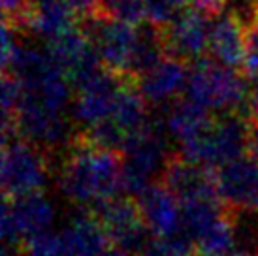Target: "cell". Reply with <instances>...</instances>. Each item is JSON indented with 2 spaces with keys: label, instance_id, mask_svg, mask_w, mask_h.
Returning a JSON list of instances; mask_svg holds the SVG:
<instances>
[{
  "label": "cell",
  "instance_id": "1",
  "mask_svg": "<svg viewBox=\"0 0 258 256\" xmlns=\"http://www.w3.org/2000/svg\"><path fill=\"white\" fill-rule=\"evenodd\" d=\"M57 186L76 207L94 209L122 192V155L87 145L72 136L58 162Z\"/></svg>",
  "mask_w": 258,
  "mask_h": 256
},
{
  "label": "cell",
  "instance_id": "2",
  "mask_svg": "<svg viewBox=\"0 0 258 256\" xmlns=\"http://www.w3.org/2000/svg\"><path fill=\"white\" fill-rule=\"evenodd\" d=\"M247 79L241 70L219 62L209 55L190 64L185 91L188 98L208 109L221 113L236 111L252 117Z\"/></svg>",
  "mask_w": 258,
  "mask_h": 256
},
{
  "label": "cell",
  "instance_id": "3",
  "mask_svg": "<svg viewBox=\"0 0 258 256\" xmlns=\"http://www.w3.org/2000/svg\"><path fill=\"white\" fill-rule=\"evenodd\" d=\"M122 192L138 196L151 183L158 181L168 158L164 128L153 119L126 136L122 147Z\"/></svg>",
  "mask_w": 258,
  "mask_h": 256
},
{
  "label": "cell",
  "instance_id": "4",
  "mask_svg": "<svg viewBox=\"0 0 258 256\" xmlns=\"http://www.w3.org/2000/svg\"><path fill=\"white\" fill-rule=\"evenodd\" d=\"M249 119L243 113L226 111L215 117L213 124L188 142L181 143L179 153L192 162H200L211 168L236 160L247 153Z\"/></svg>",
  "mask_w": 258,
  "mask_h": 256
},
{
  "label": "cell",
  "instance_id": "5",
  "mask_svg": "<svg viewBox=\"0 0 258 256\" xmlns=\"http://www.w3.org/2000/svg\"><path fill=\"white\" fill-rule=\"evenodd\" d=\"M49 155L36 143L15 136L2 143V194L17 198L43 192L49 183Z\"/></svg>",
  "mask_w": 258,
  "mask_h": 256
},
{
  "label": "cell",
  "instance_id": "6",
  "mask_svg": "<svg viewBox=\"0 0 258 256\" xmlns=\"http://www.w3.org/2000/svg\"><path fill=\"white\" fill-rule=\"evenodd\" d=\"M91 211L102 222L111 247L126 250L130 254H138L155 237L142 215L138 200L130 194H117L98 204Z\"/></svg>",
  "mask_w": 258,
  "mask_h": 256
},
{
  "label": "cell",
  "instance_id": "7",
  "mask_svg": "<svg viewBox=\"0 0 258 256\" xmlns=\"http://www.w3.org/2000/svg\"><path fill=\"white\" fill-rule=\"evenodd\" d=\"M15 130L29 142L36 143L47 155L64 151L70 145L76 128L70 126L64 113L51 111L34 96L23 91V100L15 115Z\"/></svg>",
  "mask_w": 258,
  "mask_h": 256
},
{
  "label": "cell",
  "instance_id": "8",
  "mask_svg": "<svg viewBox=\"0 0 258 256\" xmlns=\"http://www.w3.org/2000/svg\"><path fill=\"white\" fill-rule=\"evenodd\" d=\"M55 219V209L43 192L17 198H4L2 239L4 249L19 250L21 243L32 235L47 232Z\"/></svg>",
  "mask_w": 258,
  "mask_h": 256
},
{
  "label": "cell",
  "instance_id": "9",
  "mask_svg": "<svg viewBox=\"0 0 258 256\" xmlns=\"http://www.w3.org/2000/svg\"><path fill=\"white\" fill-rule=\"evenodd\" d=\"M158 181L177 196L181 204L192 200L222 202L217 183V170L200 162H192L177 153H170Z\"/></svg>",
  "mask_w": 258,
  "mask_h": 256
},
{
  "label": "cell",
  "instance_id": "10",
  "mask_svg": "<svg viewBox=\"0 0 258 256\" xmlns=\"http://www.w3.org/2000/svg\"><path fill=\"white\" fill-rule=\"evenodd\" d=\"M166 55L177 57L188 64H194L211 55V23L209 17L196 10L181 12L168 27L162 29Z\"/></svg>",
  "mask_w": 258,
  "mask_h": 256
},
{
  "label": "cell",
  "instance_id": "11",
  "mask_svg": "<svg viewBox=\"0 0 258 256\" xmlns=\"http://www.w3.org/2000/svg\"><path fill=\"white\" fill-rule=\"evenodd\" d=\"M122 81L108 70H102L89 83L76 89L72 98V117L78 128L89 126L94 122L108 119L113 113L115 96L121 89Z\"/></svg>",
  "mask_w": 258,
  "mask_h": 256
},
{
  "label": "cell",
  "instance_id": "12",
  "mask_svg": "<svg viewBox=\"0 0 258 256\" xmlns=\"http://www.w3.org/2000/svg\"><path fill=\"white\" fill-rule=\"evenodd\" d=\"M188 74L190 64L172 55H164L160 62L138 79V87L151 107H160L179 98L181 91L186 89Z\"/></svg>",
  "mask_w": 258,
  "mask_h": 256
},
{
  "label": "cell",
  "instance_id": "13",
  "mask_svg": "<svg viewBox=\"0 0 258 256\" xmlns=\"http://www.w3.org/2000/svg\"><path fill=\"white\" fill-rule=\"evenodd\" d=\"M217 170L219 194L224 206L243 209L252 207L258 200V164L251 158L239 157L222 164Z\"/></svg>",
  "mask_w": 258,
  "mask_h": 256
},
{
  "label": "cell",
  "instance_id": "14",
  "mask_svg": "<svg viewBox=\"0 0 258 256\" xmlns=\"http://www.w3.org/2000/svg\"><path fill=\"white\" fill-rule=\"evenodd\" d=\"M134 198L140 204L147 226L157 237L172 235L181 228V202L160 181L151 183Z\"/></svg>",
  "mask_w": 258,
  "mask_h": 256
},
{
  "label": "cell",
  "instance_id": "15",
  "mask_svg": "<svg viewBox=\"0 0 258 256\" xmlns=\"http://www.w3.org/2000/svg\"><path fill=\"white\" fill-rule=\"evenodd\" d=\"M66 256H104L111 247L106 230L91 209H81L72 215L70 222L60 232Z\"/></svg>",
  "mask_w": 258,
  "mask_h": 256
},
{
  "label": "cell",
  "instance_id": "16",
  "mask_svg": "<svg viewBox=\"0 0 258 256\" xmlns=\"http://www.w3.org/2000/svg\"><path fill=\"white\" fill-rule=\"evenodd\" d=\"M211 57L241 70L245 62V21L237 10L215 17L211 25Z\"/></svg>",
  "mask_w": 258,
  "mask_h": 256
},
{
  "label": "cell",
  "instance_id": "17",
  "mask_svg": "<svg viewBox=\"0 0 258 256\" xmlns=\"http://www.w3.org/2000/svg\"><path fill=\"white\" fill-rule=\"evenodd\" d=\"M215 121L211 109L200 106L198 102L186 98H175L166 115V128L172 138L179 143L192 140L202 132H206Z\"/></svg>",
  "mask_w": 258,
  "mask_h": 256
},
{
  "label": "cell",
  "instance_id": "18",
  "mask_svg": "<svg viewBox=\"0 0 258 256\" xmlns=\"http://www.w3.org/2000/svg\"><path fill=\"white\" fill-rule=\"evenodd\" d=\"M147 106L149 104H147L145 96L140 91L138 81H134V79H124L121 89H119V93L115 96V106H113L111 119L126 134H132V132L140 130L145 122L149 121Z\"/></svg>",
  "mask_w": 258,
  "mask_h": 256
},
{
  "label": "cell",
  "instance_id": "19",
  "mask_svg": "<svg viewBox=\"0 0 258 256\" xmlns=\"http://www.w3.org/2000/svg\"><path fill=\"white\" fill-rule=\"evenodd\" d=\"M226 211V206L217 200H192L181 204V228L198 243L202 235L213 226Z\"/></svg>",
  "mask_w": 258,
  "mask_h": 256
},
{
  "label": "cell",
  "instance_id": "20",
  "mask_svg": "<svg viewBox=\"0 0 258 256\" xmlns=\"http://www.w3.org/2000/svg\"><path fill=\"white\" fill-rule=\"evenodd\" d=\"M198 252L202 256H232L236 252L234 215L228 206L219 221L198 239Z\"/></svg>",
  "mask_w": 258,
  "mask_h": 256
},
{
  "label": "cell",
  "instance_id": "21",
  "mask_svg": "<svg viewBox=\"0 0 258 256\" xmlns=\"http://www.w3.org/2000/svg\"><path fill=\"white\" fill-rule=\"evenodd\" d=\"M98 15L140 27L145 19L144 0H98Z\"/></svg>",
  "mask_w": 258,
  "mask_h": 256
},
{
  "label": "cell",
  "instance_id": "22",
  "mask_svg": "<svg viewBox=\"0 0 258 256\" xmlns=\"http://www.w3.org/2000/svg\"><path fill=\"white\" fill-rule=\"evenodd\" d=\"M17 256H66V249L60 234L47 230L25 239L17 250Z\"/></svg>",
  "mask_w": 258,
  "mask_h": 256
},
{
  "label": "cell",
  "instance_id": "23",
  "mask_svg": "<svg viewBox=\"0 0 258 256\" xmlns=\"http://www.w3.org/2000/svg\"><path fill=\"white\" fill-rule=\"evenodd\" d=\"M186 0H144L147 23L164 29L183 12Z\"/></svg>",
  "mask_w": 258,
  "mask_h": 256
},
{
  "label": "cell",
  "instance_id": "24",
  "mask_svg": "<svg viewBox=\"0 0 258 256\" xmlns=\"http://www.w3.org/2000/svg\"><path fill=\"white\" fill-rule=\"evenodd\" d=\"M249 79L258 76V27L245 23V62L241 68Z\"/></svg>",
  "mask_w": 258,
  "mask_h": 256
},
{
  "label": "cell",
  "instance_id": "25",
  "mask_svg": "<svg viewBox=\"0 0 258 256\" xmlns=\"http://www.w3.org/2000/svg\"><path fill=\"white\" fill-rule=\"evenodd\" d=\"M230 0H186L188 8L196 10L198 14L206 15L209 19H215L226 12Z\"/></svg>",
  "mask_w": 258,
  "mask_h": 256
},
{
  "label": "cell",
  "instance_id": "26",
  "mask_svg": "<svg viewBox=\"0 0 258 256\" xmlns=\"http://www.w3.org/2000/svg\"><path fill=\"white\" fill-rule=\"evenodd\" d=\"M247 157L252 162L258 164V119L251 117L249 119V134H247Z\"/></svg>",
  "mask_w": 258,
  "mask_h": 256
},
{
  "label": "cell",
  "instance_id": "27",
  "mask_svg": "<svg viewBox=\"0 0 258 256\" xmlns=\"http://www.w3.org/2000/svg\"><path fill=\"white\" fill-rule=\"evenodd\" d=\"M134 256H166V252H164V249H162V243H160V239L155 235V237H153V239L145 245L144 249L140 250L138 254H134Z\"/></svg>",
  "mask_w": 258,
  "mask_h": 256
},
{
  "label": "cell",
  "instance_id": "28",
  "mask_svg": "<svg viewBox=\"0 0 258 256\" xmlns=\"http://www.w3.org/2000/svg\"><path fill=\"white\" fill-rule=\"evenodd\" d=\"M239 15L243 17L245 23H251V25H256L258 27V0H251V2L239 12Z\"/></svg>",
  "mask_w": 258,
  "mask_h": 256
},
{
  "label": "cell",
  "instance_id": "29",
  "mask_svg": "<svg viewBox=\"0 0 258 256\" xmlns=\"http://www.w3.org/2000/svg\"><path fill=\"white\" fill-rule=\"evenodd\" d=\"M249 107H251V115L258 119V76L252 78V83L249 87Z\"/></svg>",
  "mask_w": 258,
  "mask_h": 256
},
{
  "label": "cell",
  "instance_id": "30",
  "mask_svg": "<svg viewBox=\"0 0 258 256\" xmlns=\"http://www.w3.org/2000/svg\"><path fill=\"white\" fill-rule=\"evenodd\" d=\"M104 256H134V254H130V252H126V250H122V249H117V247H109V249L104 252Z\"/></svg>",
  "mask_w": 258,
  "mask_h": 256
},
{
  "label": "cell",
  "instance_id": "31",
  "mask_svg": "<svg viewBox=\"0 0 258 256\" xmlns=\"http://www.w3.org/2000/svg\"><path fill=\"white\" fill-rule=\"evenodd\" d=\"M198 256H202V254H198Z\"/></svg>",
  "mask_w": 258,
  "mask_h": 256
}]
</instances>
